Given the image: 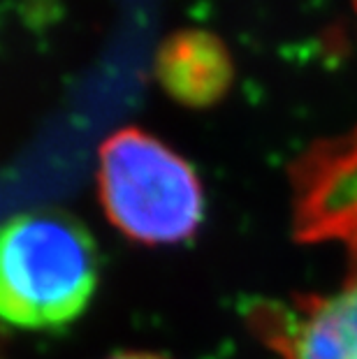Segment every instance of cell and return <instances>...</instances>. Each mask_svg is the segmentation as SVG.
<instances>
[{
    "mask_svg": "<svg viewBox=\"0 0 357 359\" xmlns=\"http://www.w3.org/2000/svg\"><path fill=\"white\" fill-rule=\"evenodd\" d=\"M97 278L100 253L79 218L30 211L0 225V323L63 330L88 309Z\"/></svg>",
    "mask_w": 357,
    "mask_h": 359,
    "instance_id": "obj_1",
    "label": "cell"
},
{
    "mask_svg": "<svg viewBox=\"0 0 357 359\" xmlns=\"http://www.w3.org/2000/svg\"><path fill=\"white\" fill-rule=\"evenodd\" d=\"M97 193L109 223L147 246L191 239L204 220L202 183L191 163L140 128L105 140Z\"/></svg>",
    "mask_w": 357,
    "mask_h": 359,
    "instance_id": "obj_2",
    "label": "cell"
},
{
    "mask_svg": "<svg viewBox=\"0 0 357 359\" xmlns=\"http://www.w3.org/2000/svg\"><path fill=\"white\" fill-rule=\"evenodd\" d=\"M290 181L297 241H339L357 259V128L311 144Z\"/></svg>",
    "mask_w": 357,
    "mask_h": 359,
    "instance_id": "obj_3",
    "label": "cell"
},
{
    "mask_svg": "<svg viewBox=\"0 0 357 359\" xmlns=\"http://www.w3.org/2000/svg\"><path fill=\"white\" fill-rule=\"evenodd\" d=\"M253 327L283 359H357V259L337 292L260 306Z\"/></svg>",
    "mask_w": 357,
    "mask_h": 359,
    "instance_id": "obj_4",
    "label": "cell"
},
{
    "mask_svg": "<svg viewBox=\"0 0 357 359\" xmlns=\"http://www.w3.org/2000/svg\"><path fill=\"white\" fill-rule=\"evenodd\" d=\"M163 88L186 107H209L230 88L234 65L225 44L207 30H179L163 42L156 56Z\"/></svg>",
    "mask_w": 357,
    "mask_h": 359,
    "instance_id": "obj_5",
    "label": "cell"
},
{
    "mask_svg": "<svg viewBox=\"0 0 357 359\" xmlns=\"http://www.w3.org/2000/svg\"><path fill=\"white\" fill-rule=\"evenodd\" d=\"M107 359H167L163 355H154V353H116Z\"/></svg>",
    "mask_w": 357,
    "mask_h": 359,
    "instance_id": "obj_6",
    "label": "cell"
},
{
    "mask_svg": "<svg viewBox=\"0 0 357 359\" xmlns=\"http://www.w3.org/2000/svg\"><path fill=\"white\" fill-rule=\"evenodd\" d=\"M355 7H357V0H355Z\"/></svg>",
    "mask_w": 357,
    "mask_h": 359,
    "instance_id": "obj_7",
    "label": "cell"
}]
</instances>
